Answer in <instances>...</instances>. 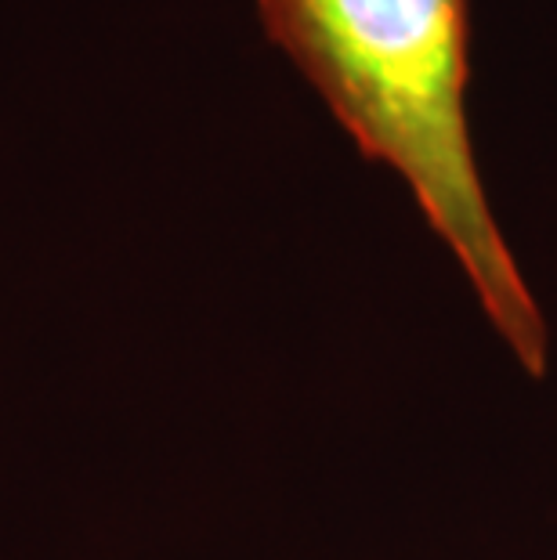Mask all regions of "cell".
Instances as JSON below:
<instances>
[{
  "label": "cell",
  "mask_w": 557,
  "mask_h": 560,
  "mask_svg": "<svg viewBox=\"0 0 557 560\" xmlns=\"http://www.w3.org/2000/svg\"><path fill=\"white\" fill-rule=\"evenodd\" d=\"M254 11L355 149L406 185L518 365L547 373V318L471 138V0H254Z\"/></svg>",
  "instance_id": "6da1fadb"
}]
</instances>
